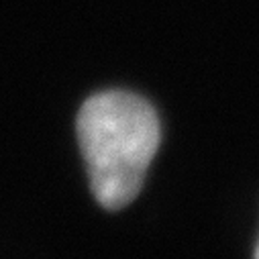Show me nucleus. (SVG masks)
Wrapping results in <instances>:
<instances>
[{"label":"nucleus","instance_id":"obj_1","mask_svg":"<svg viewBox=\"0 0 259 259\" xmlns=\"http://www.w3.org/2000/svg\"><path fill=\"white\" fill-rule=\"evenodd\" d=\"M159 120L151 104L128 92L88 98L78 114V139L96 200L118 210L139 194L159 145Z\"/></svg>","mask_w":259,"mask_h":259},{"label":"nucleus","instance_id":"obj_2","mask_svg":"<svg viewBox=\"0 0 259 259\" xmlns=\"http://www.w3.org/2000/svg\"><path fill=\"white\" fill-rule=\"evenodd\" d=\"M255 255H257V257H259V247H257V251H255Z\"/></svg>","mask_w":259,"mask_h":259}]
</instances>
